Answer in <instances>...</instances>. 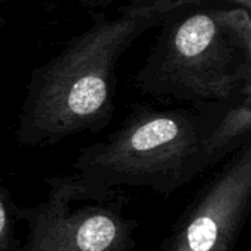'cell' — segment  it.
<instances>
[{
  "mask_svg": "<svg viewBox=\"0 0 251 251\" xmlns=\"http://www.w3.org/2000/svg\"><path fill=\"white\" fill-rule=\"evenodd\" d=\"M224 1L235 3V4H238V6H241V7H246V9H249V10H250V6H251L250 0H224Z\"/></svg>",
  "mask_w": 251,
  "mask_h": 251,
  "instance_id": "ba28073f",
  "label": "cell"
},
{
  "mask_svg": "<svg viewBox=\"0 0 251 251\" xmlns=\"http://www.w3.org/2000/svg\"><path fill=\"white\" fill-rule=\"evenodd\" d=\"M249 143H251V87L222 101L219 116L206 143L210 168L229 159Z\"/></svg>",
  "mask_w": 251,
  "mask_h": 251,
  "instance_id": "8992f818",
  "label": "cell"
},
{
  "mask_svg": "<svg viewBox=\"0 0 251 251\" xmlns=\"http://www.w3.org/2000/svg\"><path fill=\"white\" fill-rule=\"evenodd\" d=\"M4 1H6V0H0V6H1V4H3Z\"/></svg>",
  "mask_w": 251,
  "mask_h": 251,
  "instance_id": "9c48e42d",
  "label": "cell"
},
{
  "mask_svg": "<svg viewBox=\"0 0 251 251\" xmlns=\"http://www.w3.org/2000/svg\"><path fill=\"white\" fill-rule=\"evenodd\" d=\"M222 101L194 107L138 106L107 137L84 147L74 169L93 182L147 187L169 197L210 169L206 143Z\"/></svg>",
  "mask_w": 251,
  "mask_h": 251,
  "instance_id": "7a4b0ae2",
  "label": "cell"
},
{
  "mask_svg": "<svg viewBox=\"0 0 251 251\" xmlns=\"http://www.w3.org/2000/svg\"><path fill=\"white\" fill-rule=\"evenodd\" d=\"M251 209V143L234 153L172 224L159 251H232Z\"/></svg>",
  "mask_w": 251,
  "mask_h": 251,
  "instance_id": "5b68a950",
  "label": "cell"
},
{
  "mask_svg": "<svg viewBox=\"0 0 251 251\" xmlns=\"http://www.w3.org/2000/svg\"><path fill=\"white\" fill-rule=\"evenodd\" d=\"M46 197L16 206L26 237L19 251H134L138 221L126 216L131 196L81 175L44 176Z\"/></svg>",
  "mask_w": 251,
  "mask_h": 251,
  "instance_id": "277c9868",
  "label": "cell"
},
{
  "mask_svg": "<svg viewBox=\"0 0 251 251\" xmlns=\"http://www.w3.org/2000/svg\"><path fill=\"white\" fill-rule=\"evenodd\" d=\"M172 16L162 24L135 76L143 94L200 104L226 101L251 87L249 9H204Z\"/></svg>",
  "mask_w": 251,
  "mask_h": 251,
  "instance_id": "3957f363",
  "label": "cell"
},
{
  "mask_svg": "<svg viewBox=\"0 0 251 251\" xmlns=\"http://www.w3.org/2000/svg\"><path fill=\"white\" fill-rule=\"evenodd\" d=\"M16 203L9 188L0 179V251H19L22 241L16 235Z\"/></svg>",
  "mask_w": 251,
  "mask_h": 251,
  "instance_id": "52a82bcc",
  "label": "cell"
},
{
  "mask_svg": "<svg viewBox=\"0 0 251 251\" xmlns=\"http://www.w3.org/2000/svg\"><path fill=\"white\" fill-rule=\"evenodd\" d=\"M200 0H141L97 19L57 54L37 66L26 82L16 143L49 147L82 132L103 131L115 115L116 66L149 29Z\"/></svg>",
  "mask_w": 251,
  "mask_h": 251,
  "instance_id": "6da1fadb",
  "label": "cell"
}]
</instances>
